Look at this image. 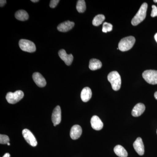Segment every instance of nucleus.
<instances>
[{
	"label": "nucleus",
	"mask_w": 157,
	"mask_h": 157,
	"mask_svg": "<svg viewBox=\"0 0 157 157\" xmlns=\"http://www.w3.org/2000/svg\"><path fill=\"white\" fill-rule=\"evenodd\" d=\"M147 9V3H144L140 6L139 11L132 19V25L134 26L138 25L139 24L144 20L146 17Z\"/></svg>",
	"instance_id": "1"
},
{
	"label": "nucleus",
	"mask_w": 157,
	"mask_h": 157,
	"mask_svg": "<svg viewBox=\"0 0 157 157\" xmlns=\"http://www.w3.org/2000/svg\"><path fill=\"white\" fill-rule=\"evenodd\" d=\"M108 81L111 83L113 89L115 91L120 89L121 85V79L120 75L117 71H112L107 76Z\"/></svg>",
	"instance_id": "2"
},
{
	"label": "nucleus",
	"mask_w": 157,
	"mask_h": 157,
	"mask_svg": "<svg viewBox=\"0 0 157 157\" xmlns=\"http://www.w3.org/2000/svg\"><path fill=\"white\" fill-rule=\"evenodd\" d=\"M135 42V37L130 36L121 39L118 44L119 49L121 51H127L131 49Z\"/></svg>",
	"instance_id": "3"
},
{
	"label": "nucleus",
	"mask_w": 157,
	"mask_h": 157,
	"mask_svg": "<svg viewBox=\"0 0 157 157\" xmlns=\"http://www.w3.org/2000/svg\"><path fill=\"white\" fill-rule=\"evenodd\" d=\"M24 94L21 90H17L15 92H9L6 95V99L10 104H15L23 98Z\"/></svg>",
	"instance_id": "4"
},
{
	"label": "nucleus",
	"mask_w": 157,
	"mask_h": 157,
	"mask_svg": "<svg viewBox=\"0 0 157 157\" xmlns=\"http://www.w3.org/2000/svg\"><path fill=\"white\" fill-rule=\"evenodd\" d=\"M142 76L147 83L152 85L157 84V70H145L143 72Z\"/></svg>",
	"instance_id": "5"
},
{
	"label": "nucleus",
	"mask_w": 157,
	"mask_h": 157,
	"mask_svg": "<svg viewBox=\"0 0 157 157\" xmlns=\"http://www.w3.org/2000/svg\"><path fill=\"white\" fill-rule=\"evenodd\" d=\"M20 48L26 52H33L36 51V46L33 42L27 39H21L19 42Z\"/></svg>",
	"instance_id": "6"
},
{
	"label": "nucleus",
	"mask_w": 157,
	"mask_h": 157,
	"mask_svg": "<svg viewBox=\"0 0 157 157\" xmlns=\"http://www.w3.org/2000/svg\"><path fill=\"white\" fill-rule=\"evenodd\" d=\"M22 135L26 141L32 146L36 147L37 145V141L33 134L28 129H24Z\"/></svg>",
	"instance_id": "7"
},
{
	"label": "nucleus",
	"mask_w": 157,
	"mask_h": 157,
	"mask_svg": "<svg viewBox=\"0 0 157 157\" xmlns=\"http://www.w3.org/2000/svg\"><path fill=\"white\" fill-rule=\"evenodd\" d=\"M52 120L54 126H56L61 121V110L60 106H57L54 109L52 115Z\"/></svg>",
	"instance_id": "8"
},
{
	"label": "nucleus",
	"mask_w": 157,
	"mask_h": 157,
	"mask_svg": "<svg viewBox=\"0 0 157 157\" xmlns=\"http://www.w3.org/2000/svg\"><path fill=\"white\" fill-rule=\"evenodd\" d=\"M59 56L63 60L66 64L70 66L73 61V56L72 54H67L64 49H61L59 51Z\"/></svg>",
	"instance_id": "9"
},
{
	"label": "nucleus",
	"mask_w": 157,
	"mask_h": 157,
	"mask_svg": "<svg viewBox=\"0 0 157 157\" xmlns=\"http://www.w3.org/2000/svg\"><path fill=\"white\" fill-rule=\"evenodd\" d=\"M133 146L135 151L140 155H143L144 153V145L142 139L140 137H137L133 144Z\"/></svg>",
	"instance_id": "10"
},
{
	"label": "nucleus",
	"mask_w": 157,
	"mask_h": 157,
	"mask_svg": "<svg viewBox=\"0 0 157 157\" xmlns=\"http://www.w3.org/2000/svg\"><path fill=\"white\" fill-rule=\"evenodd\" d=\"M33 78L36 84L40 87H43L45 86L46 82L42 74L40 73H35L33 75Z\"/></svg>",
	"instance_id": "11"
},
{
	"label": "nucleus",
	"mask_w": 157,
	"mask_h": 157,
	"mask_svg": "<svg viewBox=\"0 0 157 157\" xmlns=\"http://www.w3.org/2000/svg\"><path fill=\"white\" fill-rule=\"evenodd\" d=\"M90 123L92 128L96 131H100L104 127V124L100 118L97 116L95 115L92 117L91 119Z\"/></svg>",
	"instance_id": "12"
},
{
	"label": "nucleus",
	"mask_w": 157,
	"mask_h": 157,
	"mask_svg": "<svg viewBox=\"0 0 157 157\" xmlns=\"http://www.w3.org/2000/svg\"><path fill=\"white\" fill-rule=\"evenodd\" d=\"M82 133V129L78 125H75L71 128L70 136L73 140H76L79 138Z\"/></svg>",
	"instance_id": "13"
},
{
	"label": "nucleus",
	"mask_w": 157,
	"mask_h": 157,
	"mask_svg": "<svg viewBox=\"0 0 157 157\" xmlns=\"http://www.w3.org/2000/svg\"><path fill=\"white\" fill-rule=\"evenodd\" d=\"M74 25L75 24L74 22L70 21H67L60 24L57 26V29L59 32L65 33L72 29L74 26Z\"/></svg>",
	"instance_id": "14"
},
{
	"label": "nucleus",
	"mask_w": 157,
	"mask_h": 157,
	"mask_svg": "<svg viewBox=\"0 0 157 157\" xmlns=\"http://www.w3.org/2000/svg\"><path fill=\"white\" fill-rule=\"evenodd\" d=\"M145 109V107L144 104L142 103H138L135 105L132 109V115L135 117L140 116L144 112Z\"/></svg>",
	"instance_id": "15"
},
{
	"label": "nucleus",
	"mask_w": 157,
	"mask_h": 157,
	"mask_svg": "<svg viewBox=\"0 0 157 157\" xmlns=\"http://www.w3.org/2000/svg\"><path fill=\"white\" fill-rule=\"evenodd\" d=\"M92 95L91 90L89 87H85L82 90L81 98L82 101L84 102H87L89 101Z\"/></svg>",
	"instance_id": "16"
},
{
	"label": "nucleus",
	"mask_w": 157,
	"mask_h": 157,
	"mask_svg": "<svg viewBox=\"0 0 157 157\" xmlns=\"http://www.w3.org/2000/svg\"><path fill=\"white\" fill-rule=\"evenodd\" d=\"M102 66V63L98 59H92L90 60L89 68L91 70H96L101 69Z\"/></svg>",
	"instance_id": "17"
},
{
	"label": "nucleus",
	"mask_w": 157,
	"mask_h": 157,
	"mask_svg": "<svg viewBox=\"0 0 157 157\" xmlns=\"http://www.w3.org/2000/svg\"><path fill=\"white\" fill-rule=\"evenodd\" d=\"M15 17L16 19L21 21H25L29 19L28 13L23 10H20L15 13Z\"/></svg>",
	"instance_id": "18"
},
{
	"label": "nucleus",
	"mask_w": 157,
	"mask_h": 157,
	"mask_svg": "<svg viewBox=\"0 0 157 157\" xmlns=\"http://www.w3.org/2000/svg\"><path fill=\"white\" fill-rule=\"evenodd\" d=\"M114 151L116 155L119 157H127L128 153L125 149L121 145H116L114 148Z\"/></svg>",
	"instance_id": "19"
},
{
	"label": "nucleus",
	"mask_w": 157,
	"mask_h": 157,
	"mask_svg": "<svg viewBox=\"0 0 157 157\" xmlns=\"http://www.w3.org/2000/svg\"><path fill=\"white\" fill-rule=\"evenodd\" d=\"M105 19V16L103 14H98L94 17L93 19L92 24L95 26H98L101 25L104 22Z\"/></svg>",
	"instance_id": "20"
},
{
	"label": "nucleus",
	"mask_w": 157,
	"mask_h": 157,
	"mask_svg": "<svg viewBox=\"0 0 157 157\" xmlns=\"http://www.w3.org/2000/svg\"><path fill=\"white\" fill-rule=\"evenodd\" d=\"M76 9L79 13H83L86 10V5L84 0L78 1L76 6Z\"/></svg>",
	"instance_id": "21"
},
{
	"label": "nucleus",
	"mask_w": 157,
	"mask_h": 157,
	"mask_svg": "<svg viewBox=\"0 0 157 157\" xmlns=\"http://www.w3.org/2000/svg\"><path fill=\"white\" fill-rule=\"evenodd\" d=\"M113 25L107 22H104L103 24L102 32L103 33H107L111 32L112 30Z\"/></svg>",
	"instance_id": "22"
},
{
	"label": "nucleus",
	"mask_w": 157,
	"mask_h": 157,
	"mask_svg": "<svg viewBox=\"0 0 157 157\" xmlns=\"http://www.w3.org/2000/svg\"><path fill=\"white\" fill-rule=\"evenodd\" d=\"M9 138L7 135H0V143L1 144H8L9 142Z\"/></svg>",
	"instance_id": "23"
},
{
	"label": "nucleus",
	"mask_w": 157,
	"mask_h": 157,
	"mask_svg": "<svg viewBox=\"0 0 157 157\" xmlns=\"http://www.w3.org/2000/svg\"><path fill=\"white\" fill-rule=\"evenodd\" d=\"M59 2L60 1L59 0H51L50 1L49 6H50L51 8L54 9V8L56 7Z\"/></svg>",
	"instance_id": "24"
},
{
	"label": "nucleus",
	"mask_w": 157,
	"mask_h": 157,
	"mask_svg": "<svg viewBox=\"0 0 157 157\" xmlns=\"http://www.w3.org/2000/svg\"><path fill=\"white\" fill-rule=\"evenodd\" d=\"M152 10L151 14V17H155L157 16V7L155 5H153L152 6Z\"/></svg>",
	"instance_id": "25"
},
{
	"label": "nucleus",
	"mask_w": 157,
	"mask_h": 157,
	"mask_svg": "<svg viewBox=\"0 0 157 157\" xmlns=\"http://www.w3.org/2000/svg\"><path fill=\"white\" fill-rule=\"evenodd\" d=\"M6 0H1V1H0V6H1V7H3L6 5Z\"/></svg>",
	"instance_id": "26"
},
{
	"label": "nucleus",
	"mask_w": 157,
	"mask_h": 157,
	"mask_svg": "<svg viewBox=\"0 0 157 157\" xmlns=\"http://www.w3.org/2000/svg\"><path fill=\"white\" fill-rule=\"evenodd\" d=\"M3 157H10V155L8 153H6V154L3 156Z\"/></svg>",
	"instance_id": "27"
},
{
	"label": "nucleus",
	"mask_w": 157,
	"mask_h": 157,
	"mask_svg": "<svg viewBox=\"0 0 157 157\" xmlns=\"http://www.w3.org/2000/svg\"><path fill=\"white\" fill-rule=\"evenodd\" d=\"M154 96L155 98L157 100V91L155 93Z\"/></svg>",
	"instance_id": "28"
},
{
	"label": "nucleus",
	"mask_w": 157,
	"mask_h": 157,
	"mask_svg": "<svg viewBox=\"0 0 157 157\" xmlns=\"http://www.w3.org/2000/svg\"><path fill=\"white\" fill-rule=\"evenodd\" d=\"M31 2H39V0H32L31 1Z\"/></svg>",
	"instance_id": "29"
},
{
	"label": "nucleus",
	"mask_w": 157,
	"mask_h": 157,
	"mask_svg": "<svg viewBox=\"0 0 157 157\" xmlns=\"http://www.w3.org/2000/svg\"><path fill=\"white\" fill-rule=\"evenodd\" d=\"M155 41H156V42H157V33H156L155 35Z\"/></svg>",
	"instance_id": "30"
},
{
	"label": "nucleus",
	"mask_w": 157,
	"mask_h": 157,
	"mask_svg": "<svg viewBox=\"0 0 157 157\" xmlns=\"http://www.w3.org/2000/svg\"><path fill=\"white\" fill-rule=\"evenodd\" d=\"M154 2H155V3H157V0H154Z\"/></svg>",
	"instance_id": "31"
},
{
	"label": "nucleus",
	"mask_w": 157,
	"mask_h": 157,
	"mask_svg": "<svg viewBox=\"0 0 157 157\" xmlns=\"http://www.w3.org/2000/svg\"><path fill=\"white\" fill-rule=\"evenodd\" d=\"M8 144V145H10V144L9 143H9H8V144Z\"/></svg>",
	"instance_id": "32"
},
{
	"label": "nucleus",
	"mask_w": 157,
	"mask_h": 157,
	"mask_svg": "<svg viewBox=\"0 0 157 157\" xmlns=\"http://www.w3.org/2000/svg\"></svg>",
	"instance_id": "33"
}]
</instances>
